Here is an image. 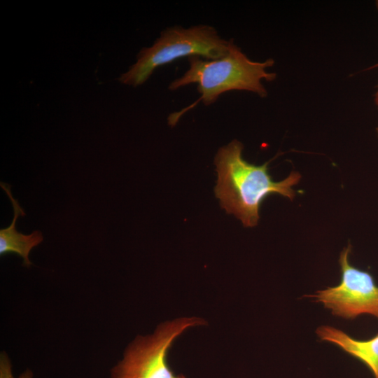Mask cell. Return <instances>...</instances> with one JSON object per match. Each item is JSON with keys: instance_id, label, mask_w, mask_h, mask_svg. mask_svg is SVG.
<instances>
[{"instance_id": "obj_1", "label": "cell", "mask_w": 378, "mask_h": 378, "mask_svg": "<svg viewBox=\"0 0 378 378\" xmlns=\"http://www.w3.org/2000/svg\"><path fill=\"white\" fill-rule=\"evenodd\" d=\"M243 144L234 139L220 148L215 156L218 174L216 197L227 213L234 214L244 226L258 224L259 209L265 198L278 194L292 200L296 192L292 187L301 178L298 172L281 181H274L268 173L267 162L262 165L247 162L242 158Z\"/></svg>"}, {"instance_id": "obj_2", "label": "cell", "mask_w": 378, "mask_h": 378, "mask_svg": "<svg viewBox=\"0 0 378 378\" xmlns=\"http://www.w3.org/2000/svg\"><path fill=\"white\" fill-rule=\"evenodd\" d=\"M187 59L188 69L181 76L172 80L168 89L175 91L195 83L200 96L189 106L169 115L168 124L171 127H174L183 114L194 108L198 102L210 106L221 94L231 90L249 91L265 98L267 96V90L262 80L271 82L276 78L275 73L266 71L274 65L272 58L264 62L252 61L235 44L233 38L230 39L228 51L223 57L206 59L192 56Z\"/></svg>"}, {"instance_id": "obj_3", "label": "cell", "mask_w": 378, "mask_h": 378, "mask_svg": "<svg viewBox=\"0 0 378 378\" xmlns=\"http://www.w3.org/2000/svg\"><path fill=\"white\" fill-rule=\"evenodd\" d=\"M230 40L222 38L209 24H196L185 28L180 25L167 27L150 47L139 52L136 61L121 74L118 80L137 87L144 83L159 66L178 59L199 56L217 59L228 51Z\"/></svg>"}, {"instance_id": "obj_4", "label": "cell", "mask_w": 378, "mask_h": 378, "mask_svg": "<svg viewBox=\"0 0 378 378\" xmlns=\"http://www.w3.org/2000/svg\"><path fill=\"white\" fill-rule=\"evenodd\" d=\"M206 324L202 318L182 317L159 324L150 335L136 336L122 359L111 369L110 378H186L175 374L169 367V351L188 329Z\"/></svg>"}, {"instance_id": "obj_5", "label": "cell", "mask_w": 378, "mask_h": 378, "mask_svg": "<svg viewBox=\"0 0 378 378\" xmlns=\"http://www.w3.org/2000/svg\"><path fill=\"white\" fill-rule=\"evenodd\" d=\"M349 244L340 255L342 273L340 283L332 287L317 290L309 295L322 303L331 313L346 319L368 314L378 319V286L372 276L350 265Z\"/></svg>"}, {"instance_id": "obj_6", "label": "cell", "mask_w": 378, "mask_h": 378, "mask_svg": "<svg viewBox=\"0 0 378 378\" xmlns=\"http://www.w3.org/2000/svg\"><path fill=\"white\" fill-rule=\"evenodd\" d=\"M1 188L10 200L13 209V218L11 223L6 228L0 230V254L14 253L23 259V265L29 267L31 262L29 259L30 251L40 244L43 240L41 232L35 230L29 234H24L16 230V221L19 216H24L25 213L18 201L13 197L10 191V186L1 182Z\"/></svg>"}, {"instance_id": "obj_7", "label": "cell", "mask_w": 378, "mask_h": 378, "mask_svg": "<svg viewBox=\"0 0 378 378\" xmlns=\"http://www.w3.org/2000/svg\"><path fill=\"white\" fill-rule=\"evenodd\" d=\"M316 332L323 341L336 344L348 354L363 362L378 378V334L368 340L351 337L344 331L330 326H321Z\"/></svg>"}, {"instance_id": "obj_8", "label": "cell", "mask_w": 378, "mask_h": 378, "mask_svg": "<svg viewBox=\"0 0 378 378\" xmlns=\"http://www.w3.org/2000/svg\"><path fill=\"white\" fill-rule=\"evenodd\" d=\"M0 378H15L10 358L4 351L0 355ZM18 378H33V373L31 370L27 369Z\"/></svg>"}, {"instance_id": "obj_9", "label": "cell", "mask_w": 378, "mask_h": 378, "mask_svg": "<svg viewBox=\"0 0 378 378\" xmlns=\"http://www.w3.org/2000/svg\"><path fill=\"white\" fill-rule=\"evenodd\" d=\"M374 104L378 108V83L376 86V92L374 93Z\"/></svg>"}, {"instance_id": "obj_10", "label": "cell", "mask_w": 378, "mask_h": 378, "mask_svg": "<svg viewBox=\"0 0 378 378\" xmlns=\"http://www.w3.org/2000/svg\"><path fill=\"white\" fill-rule=\"evenodd\" d=\"M375 6H376V7H377V8L378 10V0L376 1ZM376 68H378V63L372 65L371 66L368 67L366 70H372V69H376Z\"/></svg>"}, {"instance_id": "obj_11", "label": "cell", "mask_w": 378, "mask_h": 378, "mask_svg": "<svg viewBox=\"0 0 378 378\" xmlns=\"http://www.w3.org/2000/svg\"><path fill=\"white\" fill-rule=\"evenodd\" d=\"M376 130H377V135H378V127L376 128Z\"/></svg>"}]
</instances>
